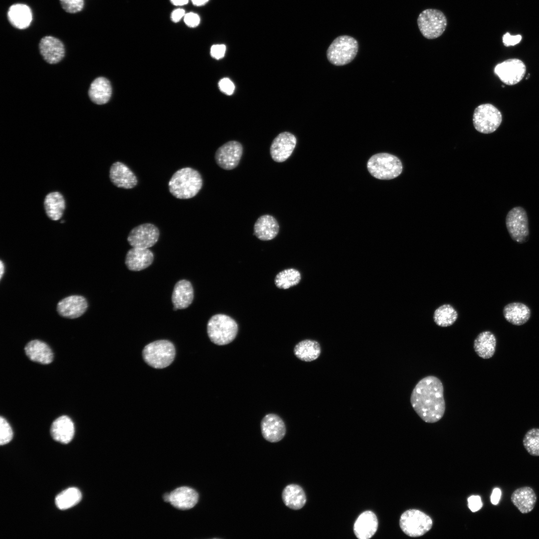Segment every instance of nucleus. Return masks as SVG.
I'll list each match as a JSON object with an SVG mask.
<instances>
[{
	"instance_id": "nucleus-1",
	"label": "nucleus",
	"mask_w": 539,
	"mask_h": 539,
	"mask_svg": "<svg viewBox=\"0 0 539 539\" xmlns=\"http://www.w3.org/2000/svg\"><path fill=\"white\" fill-rule=\"evenodd\" d=\"M410 402L414 411L425 422L439 421L446 408L441 381L432 375L421 379L412 392Z\"/></svg>"
},
{
	"instance_id": "nucleus-2",
	"label": "nucleus",
	"mask_w": 539,
	"mask_h": 539,
	"mask_svg": "<svg viewBox=\"0 0 539 539\" xmlns=\"http://www.w3.org/2000/svg\"><path fill=\"white\" fill-rule=\"evenodd\" d=\"M203 179L200 173L190 167L177 170L168 183L171 194L180 199H188L195 197L201 189Z\"/></svg>"
},
{
	"instance_id": "nucleus-3",
	"label": "nucleus",
	"mask_w": 539,
	"mask_h": 539,
	"mask_svg": "<svg viewBox=\"0 0 539 539\" xmlns=\"http://www.w3.org/2000/svg\"><path fill=\"white\" fill-rule=\"evenodd\" d=\"M238 332V325L231 317L224 314L212 316L208 322L207 333L215 344L224 345L233 341Z\"/></svg>"
},
{
	"instance_id": "nucleus-4",
	"label": "nucleus",
	"mask_w": 539,
	"mask_h": 539,
	"mask_svg": "<svg viewBox=\"0 0 539 539\" xmlns=\"http://www.w3.org/2000/svg\"><path fill=\"white\" fill-rule=\"evenodd\" d=\"M367 167L370 174L380 180H390L399 176L402 171L401 161L395 156L381 153L368 160Z\"/></svg>"
},
{
	"instance_id": "nucleus-5",
	"label": "nucleus",
	"mask_w": 539,
	"mask_h": 539,
	"mask_svg": "<svg viewBox=\"0 0 539 539\" xmlns=\"http://www.w3.org/2000/svg\"><path fill=\"white\" fill-rule=\"evenodd\" d=\"M174 344L167 340H156L149 343L143 350L145 362L149 366L162 369L170 365L175 356Z\"/></svg>"
},
{
	"instance_id": "nucleus-6",
	"label": "nucleus",
	"mask_w": 539,
	"mask_h": 539,
	"mask_svg": "<svg viewBox=\"0 0 539 539\" xmlns=\"http://www.w3.org/2000/svg\"><path fill=\"white\" fill-rule=\"evenodd\" d=\"M358 50V43L354 38L349 35H341L336 37L328 47L327 58L335 65H344L355 58Z\"/></svg>"
},
{
	"instance_id": "nucleus-7",
	"label": "nucleus",
	"mask_w": 539,
	"mask_h": 539,
	"mask_svg": "<svg viewBox=\"0 0 539 539\" xmlns=\"http://www.w3.org/2000/svg\"><path fill=\"white\" fill-rule=\"evenodd\" d=\"M419 30L426 38L432 39L441 36L446 29L447 18L441 11L428 8L422 11L417 19Z\"/></svg>"
},
{
	"instance_id": "nucleus-8",
	"label": "nucleus",
	"mask_w": 539,
	"mask_h": 539,
	"mask_svg": "<svg viewBox=\"0 0 539 539\" xmlns=\"http://www.w3.org/2000/svg\"><path fill=\"white\" fill-rule=\"evenodd\" d=\"M402 531L410 537H419L428 532L432 527L431 518L423 512L415 509L404 512L400 518Z\"/></svg>"
},
{
	"instance_id": "nucleus-9",
	"label": "nucleus",
	"mask_w": 539,
	"mask_h": 539,
	"mask_svg": "<svg viewBox=\"0 0 539 539\" xmlns=\"http://www.w3.org/2000/svg\"><path fill=\"white\" fill-rule=\"evenodd\" d=\"M473 124L475 129L482 133L490 134L495 132L502 122L500 111L490 103L481 104L475 109Z\"/></svg>"
},
{
	"instance_id": "nucleus-10",
	"label": "nucleus",
	"mask_w": 539,
	"mask_h": 539,
	"mask_svg": "<svg viewBox=\"0 0 539 539\" xmlns=\"http://www.w3.org/2000/svg\"><path fill=\"white\" fill-rule=\"evenodd\" d=\"M506 224L509 235L514 241L523 244L528 240V218L524 208L518 206L512 209L507 215Z\"/></svg>"
},
{
	"instance_id": "nucleus-11",
	"label": "nucleus",
	"mask_w": 539,
	"mask_h": 539,
	"mask_svg": "<svg viewBox=\"0 0 539 539\" xmlns=\"http://www.w3.org/2000/svg\"><path fill=\"white\" fill-rule=\"evenodd\" d=\"M494 73L504 83L513 85L522 80L526 73V66L521 59L510 58L497 64Z\"/></svg>"
},
{
	"instance_id": "nucleus-12",
	"label": "nucleus",
	"mask_w": 539,
	"mask_h": 539,
	"mask_svg": "<svg viewBox=\"0 0 539 539\" xmlns=\"http://www.w3.org/2000/svg\"><path fill=\"white\" fill-rule=\"evenodd\" d=\"M159 231L151 223H145L134 228L129 233L127 241L132 247L148 249L158 241Z\"/></svg>"
},
{
	"instance_id": "nucleus-13",
	"label": "nucleus",
	"mask_w": 539,
	"mask_h": 539,
	"mask_svg": "<svg viewBox=\"0 0 539 539\" xmlns=\"http://www.w3.org/2000/svg\"><path fill=\"white\" fill-rule=\"evenodd\" d=\"M243 146L236 141H230L220 147L215 153V160L221 168L232 170L238 165L243 154Z\"/></svg>"
},
{
	"instance_id": "nucleus-14",
	"label": "nucleus",
	"mask_w": 539,
	"mask_h": 539,
	"mask_svg": "<svg viewBox=\"0 0 539 539\" xmlns=\"http://www.w3.org/2000/svg\"><path fill=\"white\" fill-rule=\"evenodd\" d=\"M296 139L294 135L283 132L279 134L273 140L270 147L271 158L276 162H283L291 155L296 146Z\"/></svg>"
},
{
	"instance_id": "nucleus-15",
	"label": "nucleus",
	"mask_w": 539,
	"mask_h": 539,
	"mask_svg": "<svg viewBox=\"0 0 539 539\" xmlns=\"http://www.w3.org/2000/svg\"><path fill=\"white\" fill-rule=\"evenodd\" d=\"M38 48L44 60L50 64L60 62L65 56L64 44L58 38L52 36L43 37L40 40Z\"/></svg>"
},
{
	"instance_id": "nucleus-16",
	"label": "nucleus",
	"mask_w": 539,
	"mask_h": 539,
	"mask_svg": "<svg viewBox=\"0 0 539 539\" xmlns=\"http://www.w3.org/2000/svg\"><path fill=\"white\" fill-rule=\"evenodd\" d=\"M262 434L263 437L270 442H277L284 436L286 428L284 422L278 415L268 414L262 419L261 423Z\"/></svg>"
},
{
	"instance_id": "nucleus-17",
	"label": "nucleus",
	"mask_w": 539,
	"mask_h": 539,
	"mask_svg": "<svg viewBox=\"0 0 539 539\" xmlns=\"http://www.w3.org/2000/svg\"><path fill=\"white\" fill-rule=\"evenodd\" d=\"M109 179L116 187L125 189L134 188L138 183L134 173L125 164L119 161L113 163L110 166Z\"/></svg>"
},
{
	"instance_id": "nucleus-18",
	"label": "nucleus",
	"mask_w": 539,
	"mask_h": 539,
	"mask_svg": "<svg viewBox=\"0 0 539 539\" xmlns=\"http://www.w3.org/2000/svg\"><path fill=\"white\" fill-rule=\"evenodd\" d=\"M42 204L44 213L50 220L58 221L63 217L66 208V201L60 192L54 191L47 193Z\"/></svg>"
},
{
	"instance_id": "nucleus-19",
	"label": "nucleus",
	"mask_w": 539,
	"mask_h": 539,
	"mask_svg": "<svg viewBox=\"0 0 539 539\" xmlns=\"http://www.w3.org/2000/svg\"><path fill=\"white\" fill-rule=\"evenodd\" d=\"M87 307L88 303L85 297L73 295L59 301L57 305V310L61 316L73 319L81 316Z\"/></svg>"
},
{
	"instance_id": "nucleus-20",
	"label": "nucleus",
	"mask_w": 539,
	"mask_h": 539,
	"mask_svg": "<svg viewBox=\"0 0 539 539\" xmlns=\"http://www.w3.org/2000/svg\"><path fill=\"white\" fill-rule=\"evenodd\" d=\"M378 522L375 514L370 511L361 513L356 519L353 531L359 539H369L376 533Z\"/></svg>"
},
{
	"instance_id": "nucleus-21",
	"label": "nucleus",
	"mask_w": 539,
	"mask_h": 539,
	"mask_svg": "<svg viewBox=\"0 0 539 539\" xmlns=\"http://www.w3.org/2000/svg\"><path fill=\"white\" fill-rule=\"evenodd\" d=\"M199 500L198 493L188 487H181L172 491L169 494V502L174 507L182 510L193 508Z\"/></svg>"
},
{
	"instance_id": "nucleus-22",
	"label": "nucleus",
	"mask_w": 539,
	"mask_h": 539,
	"mask_svg": "<svg viewBox=\"0 0 539 539\" xmlns=\"http://www.w3.org/2000/svg\"><path fill=\"white\" fill-rule=\"evenodd\" d=\"M153 260V254L148 249L132 247L126 254L125 264L130 270L140 271L150 266Z\"/></svg>"
},
{
	"instance_id": "nucleus-23",
	"label": "nucleus",
	"mask_w": 539,
	"mask_h": 539,
	"mask_svg": "<svg viewBox=\"0 0 539 539\" xmlns=\"http://www.w3.org/2000/svg\"><path fill=\"white\" fill-rule=\"evenodd\" d=\"M27 357L33 362L42 364L50 363L53 359V352L46 343L37 339L28 342L24 347Z\"/></svg>"
},
{
	"instance_id": "nucleus-24",
	"label": "nucleus",
	"mask_w": 539,
	"mask_h": 539,
	"mask_svg": "<svg viewBox=\"0 0 539 539\" xmlns=\"http://www.w3.org/2000/svg\"><path fill=\"white\" fill-rule=\"evenodd\" d=\"M112 95V87L109 80L99 76L95 78L90 83L88 95L90 100L97 105L107 103Z\"/></svg>"
},
{
	"instance_id": "nucleus-25",
	"label": "nucleus",
	"mask_w": 539,
	"mask_h": 539,
	"mask_svg": "<svg viewBox=\"0 0 539 539\" xmlns=\"http://www.w3.org/2000/svg\"><path fill=\"white\" fill-rule=\"evenodd\" d=\"M74 432L73 422L66 415L56 418L50 428L51 437L54 440L62 444L69 443L73 438Z\"/></svg>"
},
{
	"instance_id": "nucleus-26",
	"label": "nucleus",
	"mask_w": 539,
	"mask_h": 539,
	"mask_svg": "<svg viewBox=\"0 0 539 539\" xmlns=\"http://www.w3.org/2000/svg\"><path fill=\"white\" fill-rule=\"evenodd\" d=\"M511 500L521 513L528 514L534 509L537 497L531 487L525 486L515 490L511 495Z\"/></svg>"
},
{
	"instance_id": "nucleus-27",
	"label": "nucleus",
	"mask_w": 539,
	"mask_h": 539,
	"mask_svg": "<svg viewBox=\"0 0 539 539\" xmlns=\"http://www.w3.org/2000/svg\"><path fill=\"white\" fill-rule=\"evenodd\" d=\"M194 298V290L191 282L186 279L178 281L175 285L172 295L174 309L188 307Z\"/></svg>"
},
{
	"instance_id": "nucleus-28",
	"label": "nucleus",
	"mask_w": 539,
	"mask_h": 539,
	"mask_svg": "<svg viewBox=\"0 0 539 539\" xmlns=\"http://www.w3.org/2000/svg\"><path fill=\"white\" fill-rule=\"evenodd\" d=\"M279 225L276 220L270 215L260 217L254 226V235L262 241L274 239L279 232Z\"/></svg>"
},
{
	"instance_id": "nucleus-29",
	"label": "nucleus",
	"mask_w": 539,
	"mask_h": 539,
	"mask_svg": "<svg viewBox=\"0 0 539 539\" xmlns=\"http://www.w3.org/2000/svg\"><path fill=\"white\" fill-rule=\"evenodd\" d=\"M7 18L13 27L20 29H25L30 25L32 21V11L26 4L15 3L9 7Z\"/></svg>"
},
{
	"instance_id": "nucleus-30",
	"label": "nucleus",
	"mask_w": 539,
	"mask_h": 539,
	"mask_svg": "<svg viewBox=\"0 0 539 539\" xmlns=\"http://www.w3.org/2000/svg\"><path fill=\"white\" fill-rule=\"evenodd\" d=\"M506 320L512 324L520 326L526 323L531 315L530 308L525 304L514 302L506 305L503 310Z\"/></svg>"
},
{
	"instance_id": "nucleus-31",
	"label": "nucleus",
	"mask_w": 539,
	"mask_h": 539,
	"mask_svg": "<svg viewBox=\"0 0 539 539\" xmlns=\"http://www.w3.org/2000/svg\"><path fill=\"white\" fill-rule=\"evenodd\" d=\"M496 344L495 335L490 330H485L480 332L476 336L474 340L473 346L479 357L489 359L494 355Z\"/></svg>"
},
{
	"instance_id": "nucleus-32",
	"label": "nucleus",
	"mask_w": 539,
	"mask_h": 539,
	"mask_svg": "<svg viewBox=\"0 0 539 539\" xmlns=\"http://www.w3.org/2000/svg\"><path fill=\"white\" fill-rule=\"evenodd\" d=\"M285 505L292 510H299L305 504L306 496L302 488L296 484H290L285 487L282 493Z\"/></svg>"
},
{
	"instance_id": "nucleus-33",
	"label": "nucleus",
	"mask_w": 539,
	"mask_h": 539,
	"mask_svg": "<svg viewBox=\"0 0 539 539\" xmlns=\"http://www.w3.org/2000/svg\"><path fill=\"white\" fill-rule=\"evenodd\" d=\"M294 355L300 360L310 362L316 359L321 353L319 343L314 340L305 339L298 342L293 349Z\"/></svg>"
},
{
	"instance_id": "nucleus-34",
	"label": "nucleus",
	"mask_w": 539,
	"mask_h": 539,
	"mask_svg": "<svg viewBox=\"0 0 539 539\" xmlns=\"http://www.w3.org/2000/svg\"><path fill=\"white\" fill-rule=\"evenodd\" d=\"M458 318V311L449 303H444L439 306L434 310L433 315L435 324L442 327H447L453 325Z\"/></svg>"
},
{
	"instance_id": "nucleus-35",
	"label": "nucleus",
	"mask_w": 539,
	"mask_h": 539,
	"mask_svg": "<svg viewBox=\"0 0 539 539\" xmlns=\"http://www.w3.org/2000/svg\"><path fill=\"white\" fill-rule=\"evenodd\" d=\"M81 498L82 495L79 489L74 487L69 488L57 495L55 503L59 510H65L77 505Z\"/></svg>"
},
{
	"instance_id": "nucleus-36",
	"label": "nucleus",
	"mask_w": 539,
	"mask_h": 539,
	"mask_svg": "<svg viewBox=\"0 0 539 539\" xmlns=\"http://www.w3.org/2000/svg\"><path fill=\"white\" fill-rule=\"evenodd\" d=\"M301 279L300 272L293 268L285 269L278 273L274 279L275 285L286 289L297 285Z\"/></svg>"
},
{
	"instance_id": "nucleus-37",
	"label": "nucleus",
	"mask_w": 539,
	"mask_h": 539,
	"mask_svg": "<svg viewBox=\"0 0 539 539\" xmlns=\"http://www.w3.org/2000/svg\"><path fill=\"white\" fill-rule=\"evenodd\" d=\"M523 444L529 454L539 456V428L529 430L524 436Z\"/></svg>"
},
{
	"instance_id": "nucleus-38",
	"label": "nucleus",
	"mask_w": 539,
	"mask_h": 539,
	"mask_svg": "<svg viewBox=\"0 0 539 539\" xmlns=\"http://www.w3.org/2000/svg\"><path fill=\"white\" fill-rule=\"evenodd\" d=\"M13 432L11 426L6 420L1 416L0 417V444L4 445L8 443L12 439Z\"/></svg>"
},
{
	"instance_id": "nucleus-39",
	"label": "nucleus",
	"mask_w": 539,
	"mask_h": 539,
	"mask_svg": "<svg viewBox=\"0 0 539 539\" xmlns=\"http://www.w3.org/2000/svg\"><path fill=\"white\" fill-rule=\"evenodd\" d=\"M62 8L67 12L75 13L80 12L84 7V0H59Z\"/></svg>"
},
{
	"instance_id": "nucleus-40",
	"label": "nucleus",
	"mask_w": 539,
	"mask_h": 539,
	"mask_svg": "<svg viewBox=\"0 0 539 539\" xmlns=\"http://www.w3.org/2000/svg\"><path fill=\"white\" fill-rule=\"evenodd\" d=\"M218 86L222 92L228 95L234 93L235 88L233 82L228 78L221 79L219 81Z\"/></svg>"
},
{
	"instance_id": "nucleus-41",
	"label": "nucleus",
	"mask_w": 539,
	"mask_h": 539,
	"mask_svg": "<svg viewBox=\"0 0 539 539\" xmlns=\"http://www.w3.org/2000/svg\"><path fill=\"white\" fill-rule=\"evenodd\" d=\"M522 36L520 34L511 35L509 32H506L503 36V42L505 46H514L520 42Z\"/></svg>"
},
{
	"instance_id": "nucleus-42",
	"label": "nucleus",
	"mask_w": 539,
	"mask_h": 539,
	"mask_svg": "<svg viewBox=\"0 0 539 539\" xmlns=\"http://www.w3.org/2000/svg\"><path fill=\"white\" fill-rule=\"evenodd\" d=\"M468 507L472 512H476L480 510L483 503L481 498L479 496H471L468 499Z\"/></svg>"
},
{
	"instance_id": "nucleus-43",
	"label": "nucleus",
	"mask_w": 539,
	"mask_h": 539,
	"mask_svg": "<svg viewBox=\"0 0 539 539\" xmlns=\"http://www.w3.org/2000/svg\"><path fill=\"white\" fill-rule=\"evenodd\" d=\"M184 20L186 24L190 27L197 26L200 22L199 16L192 12L185 14Z\"/></svg>"
},
{
	"instance_id": "nucleus-44",
	"label": "nucleus",
	"mask_w": 539,
	"mask_h": 539,
	"mask_svg": "<svg viewBox=\"0 0 539 539\" xmlns=\"http://www.w3.org/2000/svg\"><path fill=\"white\" fill-rule=\"evenodd\" d=\"M226 49V47L224 44H215L212 46L210 53L213 58L219 59L224 56Z\"/></svg>"
},
{
	"instance_id": "nucleus-45",
	"label": "nucleus",
	"mask_w": 539,
	"mask_h": 539,
	"mask_svg": "<svg viewBox=\"0 0 539 539\" xmlns=\"http://www.w3.org/2000/svg\"><path fill=\"white\" fill-rule=\"evenodd\" d=\"M185 15V10L182 8H177L173 10L171 13V18L174 22L179 21Z\"/></svg>"
},
{
	"instance_id": "nucleus-46",
	"label": "nucleus",
	"mask_w": 539,
	"mask_h": 539,
	"mask_svg": "<svg viewBox=\"0 0 539 539\" xmlns=\"http://www.w3.org/2000/svg\"><path fill=\"white\" fill-rule=\"evenodd\" d=\"M501 496V491L498 488H495L491 496V502L492 504L496 505L499 502Z\"/></svg>"
},
{
	"instance_id": "nucleus-47",
	"label": "nucleus",
	"mask_w": 539,
	"mask_h": 539,
	"mask_svg": "<svg viewBox=\"0 0 539 539\" xmlns=\"http://www.w3.org/2000/svg\"><path fill=\"white\" fill-rule=\"evenodd\" d=\"M171 3L176 6H182L186 4L189 0H170Z\"/></svg>"
},
{
	"instance_id": "nucleus-48",
	"label": "nucleus",
	"mask_w": 539,
	"mask_h": 539,
	"mask_svg": "<svg viewBox=\"0 0 539 539\" xmlns=\"http://www.w3.org/2000/svg\"><path fill=\"white\" fill-rule=\"evenodd\" d=\"M194 5L201 6L207 3L209 0H191Z\"/></svg>"
},
{
	"instance_id": "nucleus-49",
	"label": "nucleus",
	"mask_w": 539,
	"mask_h": 539,
	"mask_svg": "<svg viewBox=\"0 0 539 539\" xmlns=\"http://www.w3.org/2000/svg\"><path fill=\"white\" fill-rule=\"evenodd\" d=\"M0 279H1L2 278L3 274L4 273V264H3L2 261H0Z\"/></svg>"
},
{
	"instance_id": "nucleus-50",
	"label": "nucleus",
	"mask_w": 539,
	"mask_h": 539,
	"mask_svg": "<svg viewBox=\"0 0 539 539\" xmlns=\"http://www.w3.org/2000/svg\"><path fill=\"white\" fill-rule=\"evenodd\" d=\"M164 500L167 502H169V494H165L164 495Z\"/></svg>"
},
{
	"instance_id": "nucleus-51",
	"label": "nucleus",
	"mask_w": 539,
	"mask_h": 539,
	"mask_svg": "<svg viewBox=\"0 0 539 539\" xmlns=\"http://www.w3.org/2000/svg\"><path fill=\"white\" fill-rule=\"evenodd\" d=\"M530 74H528V77H527L526 79H528V78H529V77H530Z\"/></svg>"
}]
</instances>
